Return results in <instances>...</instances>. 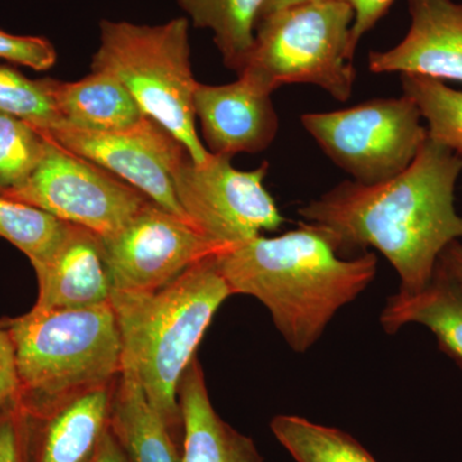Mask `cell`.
Returning a JSON list of instances; mask_svg holds the SVG:
<instances>
[{"label":"cell","instance_id":"14","mask_svg":"<svg viewBox=\"0 0 462 462\" xmlns=\"http://www.w3.org/2000/svg\"><path fill=\"white\" fill-rule=\"evenodd\" d=\"M115 383L30 418V462H93L109 430Z\"/></svg>","mask_w":462,"mask_h":462},{"label":"cell","instance_id":"18","mask_svg":"<svg viewBox=\"0 0 462 462\" xmlns=\"http://www.w3.org/2000/svg\"><path fill=\"white\" fill-rule=\"evenodd\" d=\"M109 430L127 462H182L181 438L148 402L132 374L121 372L116 379Z\"/></svg>","mask_w":462,"mask_h":462},{"label":"cell","instance_id":"3","mask_svg":"<svg viewBox=\"0 0 462 462\" xmlns=\"http://www.w3.org/2000/svg\"><path fill=\"white\" fill-rule=\"evenodd\" d=\"M215 257L154 291H112L123 370L132 374L158 415L181 438L179 387L221 305L233 296Z\"/></svg>","mask_w":462,"mask_h":462},{"label":"cell","instance_id":"2","mask_svg":"<svg viewBox=\"0 0 462 462\" xmlns=\"http://www.w3.org/2000/svg\"><path fill=\"white\" fill-rule=\"evenodd\" d=\"M215 261L231 294L260 300L297 354L321 338L337 312L369 287L378 267L370 252L340 256L328 234L309 223L273 238L245 240Z\"/></svg>","mask_w":462,"mask_h":462},{"label":"cell","instance_id":"25","mask_svg":"<svg viewBox=\"0 0 462 462\" xmlns=\"http://www.w3.org/2000/svg\"><path fill=\"white\" fill-rule=\"evenodd\" d=\"M47 143L32 125L0 112V193L20 187L32 175Z\"/></svg>","mask_w":462,"mask_h":462},{"label":"cell","instance_id":"10","mask_svg":"<svg viewBox=\"0 0 462 462\" xmlns=\"http://www.w3.org/2000/svg\"><path fill=\"white\" fill-rule=\"evenodd\" d=\"M99 240L112 291L138 293L166 287L194 264L230 248L153 202L123 229Z\"/></svg>","mask_w":462,"mask_h":462},{"label":"cell","instance_id":"19","mask_svg":"<svg viewBox=\"0 0 462 462\" xmlns=\"http://www.w3.org/2000/svg\"><path fill=\"white\" fill-rule=\"evenodd\" d=\"M380 324L388 334L407 324L424 325L436 337L440 351L462 367V291L437 267L420 291H398L389 297Z\"/></svg>","mask_w":462,"mask_h":462},{"label":"cell","instance_id":"8","mask_svg":"<svg viewBox=\"0 0 462 462\" xmlns=\"http://www.w3.org/2000/svg\"><path fill=\"white\" fill-rule=\"evenodd\" d=\"M3 194L84 227L98 238L114 236L152 202L114 173L51 139L32 175Z\"/></svg>","mask_w":462,"mask_h":462},{"label":"cell","instance_id":"17","mask_svg":"<svg viewBox=\"0 0 462 462\" xmlns=\"http://www.w3.org/2000/svg\"><path fill=\"white\" fill-rule=\"evenodd\" d=\"M50 89L63 124L76 129L118 132L147 117L124 84L108 72L91 71L71 83L50 79Z\"/></svg>","mask_w":462,"mask_h":462},{"label":"cell","instance_id":"9","mask_svg":"<svg viewBox=\"0 0 462 462\" xmlns=\"http://www.w3.org/2000/svg\"><path fill=\"white\" fill-rule=\"evenodd\" d=\"M269 162L251 171L231 165V158L214 156L203 163L184 157L172 175L176 199L189 223L209 239L233 245L284 223L263 181Z\"/></svg>","mask_w":462,"mask_h":462},{"label":"cell","instance_id":"5","mask_svg":"<svg viewBox=\"0 0 462 462\" xmlns=\"http://www.w3.org/2000/svg\"><path fill=\"white\" fill-rule=\"evenodd\" d=\"M91 71L117 78L143 114L175 136L194 162L211 157L197 133L194 91L199 81L191 71L188 18L156 26L103 20Z\"/></svg>","mask_w":462,"mask_h":462},{"label":"cell","instance_id":"30","mask_svg":"<svg viewBox=\"0 0 462 462\" xmlns=\"http://www.w3.org/2000/svg\"><path fill=\"white\" fill-rule=\"evenodd\" d=\"M436 267L462 291V243H449L438 257Z\"/></svg>","mask_w":462,"mask_h":462},{"label":"cell","instance_id":"21","mask_svg":"<svg viewBox=\"0 0 462 462\" xmlns=\"http://www.w3.org/2000/svg\"><path fill=\"white\" fill-rule=\"evenodd\" d=\"M270 428L297 462H378L358 440L298 415H278Z\"/></svg>","mask_w":462,"mask_h":462},{"label":"cell","instance_id":"28","mask_svg":"<svg viewBox=\"0 0 462 462\" xmlns=\"http://www.w3.org/2000/svg\"><path fill=\"white\" fill-rule=\"evenodd\" d=\"M355 11L354 26H352V45L357 50L358 42L365 33L373 30L376 23L387 14L394 0H343Z\"/></svg>","mask_w":462,"mask_h":462},{"label":"cell","instance_id":"20","mask_svg":"<svg viewBox=\"0 0 462 462\" xmlns=\"http://www.w3.org/2000/svg\"><path fill=\"white\" fill-rule=\"evenodd\" d=\"M194 26L209 30L224 65L239 75L254 50L266 0H178Z\"/></svg>","mask_w":462,"mask_h":462},{"label":"cell","instance_id":"15","mask_svg":"<svg viewBox=\"0 0 462 462\" xmlns=\"http://www.w3.org/2000/svg\"><path fill=\"white\" fill-rule=\"evenodd\" d=\"M33 270L39 285L36 309L79 310L111 300L114 288L102 245L84 227L69 224L56 252Z\"/></svg>","mask_w":462,"mask_h":462},{"label":"cell","instance_id":"4","mask_svg":"<svg viewBox=\"0 0 462 462\" xmlns=\"http://www.w3.org/2000/svg\"><path fill=\"white\" fill-rule=\"evenodd\" d=\"M14 346L17 400L30 418L67 398L112 384L123 370L120 329L111 302L42 310L0 322Z\"/></svg>","mask_w":462,"mask_h":462},{"label":"cell","instance_id":"6","mask_svg":"<svg viewBox=\"0 0 462 462\" xmlns=\"http://www.w3.org/2000/svg\"><path fill=\"white\" fill-rule=\"evenodd\" d=\"M355 11L343 0L297 5L263 18L245 76L261 89L315 85L339 102L351 98L356 80L352 26Z\"/></svg>","mask_w":462,"mask_h":462},{"label":"cell","instance_id":"12","mask_svg":"<svg viewBox=\"0 0 462 462\" xmlns=\"http://www.w3.org/2000/svg\"><path fill=\"white\" fill-rule=\"evenodd\" d=\"M194 112L205 147L214 156L260 153L279 132L272 94L245 76L225 85H197Z\"/></svg>","mask_w":462,"mask_h":462},{"label":"cell","instance_id":"7","mask_svg":"<svg viewBox=\"0 0 462 462\" xmlns=\"http://www.w3.org/2000/svg\"><path fill=\"white\" fill-rule=\"evenodd\" d=\"M421 120L404 94L300 117L321 151L363 185L382 184L411 166L428 139Z\"/></svg>","mask_w":462,"mask_h":462},{"label":"cell","instance_id":"22","mask_svg":"<svg viewBox=\"0 0 462 462\" xmlns=\"http://www.w3.org/2000/svg\"><path fill=\"white\" fill-rule=\"evenodd\" d=\"M69 224L36 207L0 193V238L8 240L38 266L56 252Z\"/></svg>","mask_w":462,"mask_h":462},{"label":"cell","instance_id":"23","mask_svg":"<svg viewBox=\"0 0 462 462\" xmlns=\"http://www.w3.org/2000/svg\"><path fill=\"white\" fill-rule=\"evenodd\" d=\"M403 94L428 123V136L462 157V91L427 76L401 74Z\"/></svg>","mask_w":462,"mask_h":462},{"label":"cell","instance_id":"29","mask_svg":"<svg viewBox=\"0 0 462 462\" xmlns=\"http://www.w3.org/2000/svg\"><path fill=\"white\" fill-rule=\"evenodd\" d=\"M17 396L18 379L14 346L7 331L0 327V409L16 400Z\"/></svg>","mask_w":462,"mask_h":462},{"label":"cell","instance_id":"32","mask_svg":"<svg viewBox=\"0 0 462 462\" xmlns=\"http://www.w3.org/2000/svg\"><path fill=\"white\" fill-rule=\"evenodd\" d=\"M321 2H327V0H266L261 20L264 17L270 16V14H276V12L284 11V9Z\"/></svg>","mask_w":462,"mask_h":462},{"label":"cell","instance_id":"11","mask_svg":"<svg viewBox=\"0 0 462 462\" xmlns=\"http://www.w3.org/2000/svg\"><path fill=\"white\" fill-rule=\"evenodd\" d=\"M58 145L114 173L170 214L189 221L176 199L172 175L188 152L149 117L118 132H89L60 124L42 134Z\"/></svg>","mask_w":462,"mask_h":462},{"label":"cell","instance_id":"13","mask_svg":"<svg viewBox=\"0 0 462 462\" xmlns=\"http://www.w3.org/2000/svg\"><path fill=\"white\" fill-rule=\"evenodd\" d=\"M407 8L409 32L396 47L370 51V71L462 83V2L407 0Z\"/></svg>","mask_w":462,"mask_h":462},{"label":"cell","instance_id":"27","mask_svg":"<svg viewBox=\"0 0 462 462\" xmlns=\"http://www.w3.org/2000/svg\"><path fill=\"white\" fill-rule=\"evenodd\" d=\"M0 462H30L29 416L17 398L0 409Z\"/></svg>","mask_w":462,"mask_h":462},{"label":"cell","instance_id":"16","mask_svg":"<svg viewBox=\"0 0 462 462\" xmlns=\"http://www.w3.org/2000/svg\"><path fill=\"white\" fill-rule=\"evenodd\" d=\"M179 406L182 462H263L254 440L216 412L197 358L182 376Z\"/></svg>","mask_w":462,"mask_h":462},{"label":"cell","instance_id":"31","mask_svg":"<svg viewBox=\"0 0 462 462\" xmlns=\"http://www.w3.org/2000/svg\"><path fill=\"white\" fill-rule=\"evenodd\" d=\"M93 462H127L126 456H125L123 449L116 440L111 430H108L107 434H106L105 439L99 447L98 454H97Z\"/></svg>","mask_w":462,"mask_h":462},{"label":"cell","instance_id":"1","mask_svg":"<svg viewBox=\"0 0 462 462\" xmlns=\"http://www.w3.org/2000/svg\"><path fill=\"white\" fill-rule=\"evenodd\" d=\"M462 157L428 136L409 169L376 185L343 181L298 209L328 234L342 257L374 248L400 276V291L430 282L443 249L462 238L455 207Z\"/></svg>","mask_w":462,"mask_h":462},{"label":"cell","instance_id":"24","mask_svg":"<svg viewBox=\"0 0 462 462\" xmlns=\"http://www.w3.org/2000/svg\"><path fill=\"white\" fill-rule=\"evenodd\" d=\"M0 112L32 125L42 134L63 124L51 94L50 79L32 80L5 65H0Z\"/></svg>","mask_w":462,"mask_h":462},{"label":"cell","instance_id":"26","mask_svg":"<svg viewBox=\"0 0 462 462\" xmlns=\"http://www.w3.org/2000/svg\"><path fill=\"white\" fill-rule=\"evenodd\" d=\"M0 60L36 71H47L56 65L57 51L54 45L42 36L14 35L0 30Z\"/></svg>","mask_w":462,"mask_h":462}]
</instances>
